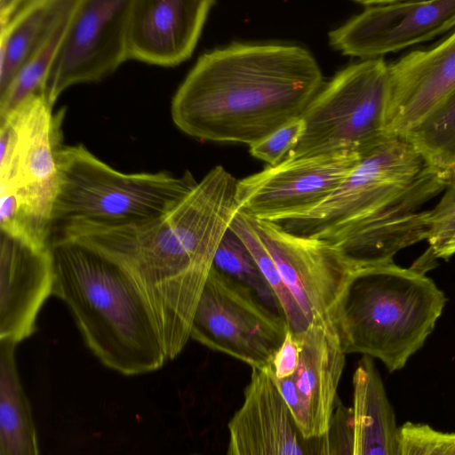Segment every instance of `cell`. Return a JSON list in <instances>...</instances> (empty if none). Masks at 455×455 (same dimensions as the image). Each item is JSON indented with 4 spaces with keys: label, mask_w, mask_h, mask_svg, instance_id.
<instances>
[{
    "label": "cell",
    "mask_w": 455,
    "mask_h": 455,
    "mask_svg": "<svg viewBox=\"0 0 455 455\" xmlns=\"http://www.w3.org/2000/svg\"><path fill=\"white\" fill-rule=\"evenodd\" d=\"M237 184L218 165L156 220L125 226L76 222L59 228L108 253L131 274L156 317L168 361L190 339L216 251L239 211Z\"/></svg>",
    "instance_id": "1"
},
{
    "label": "cell",
    "mask_w": 455,
    "mask_h": 455,
    "mask_svg": "<svg viewBox=\"0 0 455 455\" xmlns=\"http://www.w3.org/2000/svg\"><path fill=\"white\" fill-rule=\"evenodd\" d=\"M322 87L307 49L233 43L198 58L172 97L171 116L190 137L250 147L300 118Z\"/></svg>",
    "instance_id": "2"
},
{
    "label": "cell",
    "mask_w": 455,
    "mask_h": 455,
    "mask_svg": "<svg viewBox=\"0 0 455 455\" xmlns=\"http://www.w3.org/2000/svg\"><path fill=\"white\" fill-rule=\"evenodd\" d=\"M451 183L404 138L390 136L360 156L343 183L319 205L274 223L324 241L355 263L388 262L398 251L427 238V212L418 209Z\"/></svg>",
    "instance_id": "3"
},
{
    "label": "cell",
    "mask_w": 455,
    "mask_h": 455,
    "mask_svg": "<svg viewBox=\"0 0 455 455\" xmlns=\"http://www.w3.org/2000/svg\"><path fill=\"white\" fill-rule=\"evenodd\" d=\"M52 295L73 315L83 339L107 368L124 376L168 362L156 317L131 274L104 251L53 232Z\"/></svg>",
    "instance_id": "4"
},
{
    "label": "cell",
    "mask_w": 455,
    "mask_h": 455,
    "mask_svg": "<svg viewBox=\"0 0 455 455\" xmlns=\"http://www.w3.org/2000/svg\"><path fill=\"white\" fill-rule=\"evenodd\" d=\"M445 296L422 271L393 261L361 267L339 307L337 332L346 355L405 366L433 331Z\"/></svg>",
    "instance_id": "5"
},
{
    "label": "cell",
    "mask_w": 455,
    "mask_h": 455,
    "mask_svg": "<svg viewBox=\"0 0 455 455\" xmlns=\"http://www.w3.org/2000/svg\"><path fill=\"white\" fill-rule=\"evenodd\" d=\"M57 164L52 230L76 222L125 226L156 220L197 184L189 172L180 176L169 172H119L83 145L62 146Z\"/></svg>",
    "instance_id": "6"
},
{
    "label": "cell",
    "mask_w": 455,
    "mask_h": 455,
    "mask_svg": "<svg viewBox=\"0 0 455 455\" xmlns=\"http://www.w3.org/2000/svg\"><path fill=\"white\" fill-rule=\"evenodd\" d=\"M389 102V69L383 58L348 65L320 89L306 108L302 134L284 161L367 153L391 136Z\"/></svg>",
    "instance_id": "7"
},
{
    "label": "cell",
    "mask_w": 455,
    "mask_h": 455,
    "mask_svg": "<svg viewBox=\"0 0 455 455\" xmlns=\"http://www.w3.org/2000/svg\"><path fill=\"white\" fill-rule=\"evenodd\" d=\"M228 429L227 455H354L352 407L338 398L329 430L305 437L269 375L255 368Z\"/></svg>",
    "instance_id": "8"
},
{
    "label": "cell",
    "mask_w": 455,
    "mask_h": 455,
    "mask_svg": "<svg viewBox=\"0 0 455 455\" xmlns=\"http://www.w3.org/2000/svg\"><path fill=\"white\" fill-rule=\"evenodd\" d=\"M287 331L285 319L251 289L212 267L193 316L190 339L251 369L266 371Z\"/></svg>",
    "instance_id": "9"
},
{
    "label": "cell",
    "mask_w": 455,
    "mask_h": 455,
    "mask_svg": "<svg viewBox=\"0 0 455 455\" xmlns=\"http://www.w3.org/2000/svg\"><path fill=\"white\" fill-rule=\"evenodd\" d=\"M250 220L309 323L337 331L341 300L365 266L352 262L324 241L294 235L271 221Z\"/></svg>",
    "instance_id": "10"
},
{
    "label": "cell",
    "mask_w": 455,
    "mask_h": 455,
    "mask_svg": "<svg viewBox=\"0 0 455 455\" xmlns=\"http://www.w3.org/2000/svg\"><path fill=\"white\" fill-rule=\"evenodd\" d=\"M64 115L35 94L9 115L12 119L0 136V189L12 190L50 220Z\"/></svg>",
    "instance_id": "11"
},
{
    "label": "cell",
    "mask_w": 455,
    "mask_h": 455,
    "mask_svg": "<svg viewBox=\"0 0 455 455\" xmlns=\"http://www.w3.org/2000/svg\"><path fill=\"white\" fill-rule=\"evenodd\" d=\"M131 0H77L41 94L53 106L76 84L98 82L128 60L126 23Z\"/></svg>",
    "instance_id": "12"
},
{
    "label": "cell",
    "mask_w": 455,
    "mask_h": 455,
    "mask_svg": "<svg viewBox=\"0 0 455 455\" xmlns=\"http://www.w3.org/2000/svg\"><path fill=\"white\" fill-rule=\"evenodd\" d=\"M360 156L341 152L285 160L238 180L239 211L271 222L303 214L326 200L357 164Z\"/></svg>",
    "instance_id": "13"
},
{
    "label": "cell",
    "mask_w": 455,
    "mask_h": 455,
    "mask_svg": "<svg viewBox=\"0 0 455 455\" xmlns=\"http://www.w3.org/2000/svg\"><path fill=\"white\" fill-rule=\"evenodd\" d=\"M363 10L329 33L332 48L363 60L382 58L455 28V0L360 1Z\"/></svg>",
    "instance_id": "14"
},
{
    "label": "cell",
    "mask_w": 455,
    "mask_h": 455,
    "mask_svg": "<svg viewBox=\"0 0 455 455\" xmlns=\"http://www.w3.org/2000/svg\"><path fill=\"white\" fill-rule=\"evenodd\" d=\"M294 336L299 346L295 372L282 379L269 377L303 435L319 436L331 425L346 353L337 331L322 323L313 322Z\"/></svg>",
    "instance_id": "15"
},
{
    "label": "cell",
    "mask_w": 455,
    "mask_h": 455,
    "mask_svg": "<svg viewBox=\"0 0 455 455\" xmlns=\"http://www.w3.org/2000/svg\"><path fill=\"white\" fill-rule=\"evenodd\" d=\"M213 0H131L126 53L134 60L174 67L189 59Z\"/></svg>",
    "instance_id": "16"
},
{
    "label": "cell",
    "mask_w": 455,
    "mask_h": 455,
    "mask_svg": "<svg viewBox=\"0 0 455 455\" xmlns=\"http://www.w3.org/2000/svg\"><path fill=\"white\" fill-rule=\"evenodd\" d=\"M53 284L50 245L36 247L0 231V340L17 345L35 332Z\"/></svg>",
    "instance_id": "17"
},
{
    "label": "cell",
    "mask_w": 455,
    "mask_h": 455,
    "mask_svg": "<svg viewBox=\"0 0 455 455\" xmlns=\"http://www.w3.org/2000/svg\"><path fill=\"white\" fill-rule=\"evenodd\" d=\"M387 129L401 136L419 124L455 90V30L441 43L388 64Z\"/></svg>",
    "instance_id": "18"
},
{
    "label": "cell",
    "mask_w": 455,
    "mask_h": 455,
    "mask_svg": "<svg viewBox=\"0 0 455 455\" xmlns=\"http://www.w3.org/2000/svg\"><path fill=\"white\" fill-rule=\"evenodd\" d=\"M68 0L0 1V94L47 36Z\"/></svg>",
    "instance_id": "19"
},
{
    "label": "cell",
    "mask_w": 455,
    "mask_h": 455,
    "mask_svg": "<svg viewBox=\"0 0 455 455\" xmlns=\"http://www.w3.org/2000/svg\"><path fill=\"white\" fill-rule=\"evenodd\" d=\"M352 409L360 455H400V427L370 356L363 355L354 372Z\"/></svg>",
    "instance_id": "20"
},
{
    "label": "cell",
    "mask_w": 455,
    "mask_h": 455,
    "mask_svg": "<svg viewBox=\"0 0 455 455\" xmlns=\"http://www.w3.org/2000/svg\"><path fill=\"white\" fill-rule=\"evenodd\" d=\"M16 346L0 340V455H40L31 406L17 368Z\"/></svg>",
    "instance_id": "21"
},
{
    "label": "cell",
    "mask_w": 455,
    "mask_h": 455,
    "mask_svg": "<svg viewBox=\"0 0 455 455\" xmlns=\"http://www.w3.org/2000/svg\"><path fill=\"white\" fill-rule=\"evenodd\" d=\"M401 137L419 152L434 171L452 182L455 179V90Z\"/></svg>",
    "instance_id": "22"
},
{
    "label": "cell",
    "mask_w": 455,
    "mask_h": 455,
    "mask_svg": "<svg viewBox=\"0 0 455 455\" xmlns=\"http://www.w3.org/2000/svg\"><path fill=\"white\" fill-rule=\"evenodd\" d=\"M76 1L68 0L47 36L0 94V120L14 112L31 96L41 93L45 76L68 29Z\"/></svg>",
    "instance_id": "23"
},
{
    "label": "cell",
    "mask_w": 455,
    "mask_h": 455,
    "mask_svg": "<svg viewBox=\"0 0 455 455\" xmlns=\"http://www.w3.org/2000/svg\"><path fill=\"white\" fill-rule=\"evenodd\" d=\"M229 228L241 239L255 259L263 277L275 296L288 329L294 335L305 332L310 323L284 284L275 261L259 238L250 218L238 211Z\"/></svg>",
    "instance_id": "24"
},
{
    "label": "cell",
    "mask_w": 455,
    "mask_h": 455,
    "mask_svg": "<svg viewBox=\"0 0 455 455\" xmlns=\"http://www.w3.org/2000/svg\"><path fill=\"white\" fill-rule=\"evenodd\" d=\"M213 267L251 289L267 307L282 315L275 296L255 259L230 228L227 230L216 251Z\"/></svg>",
    "instance_id": "25"
},
{
    "label": "cell",
    "mask_w": 455,
    "mask_h": 455,
    "mask_svg": "<svg viewBox=\"0 0 455 455\" xmlns=\"http://www.w3.org/2000/svg\"><path fill=\"white\" fill-rule=\"evenodd\" d=\"M400 455H455V433L407 422L400 427Z\"/></svg>",
    "instance_id": "26"
},
{
    "label": "cell",
    "mask_w": 455,
    "mask_h": 455,
    "mask_svg": "<svg viewBox=\"0 0 455 455\" xmlns=\"http://www.w3.org/2000/svg\"><path fill=\"white\" fill-rule=\"evenodd\" d=\"M304 129L300 118L296 119L278 129L259 142L250 146L252 156L275 166L283 162L288 153L298 142Z\"/></svg>",
    "instance_id": "27"
},
{
    "label": "cell",
    "mask_w": 455,
    "mask_h": 455,
    "mask_svg": "<svg viewBox=\"0 0 455 455\" xmlns=\"http://www.w3.org/2000/svg\"><path fill=\"white\" fill-rule=\"evenodd\" d=\"M427 240L426 257L448 259L455 253V209L431 226Z\"/></svg>",
    "instance_id": "28"
},
{
    "label": "cell",
    "mask_w": 455,
    "mask_h": 455,
    "mask_svg": "<svg viewBox=\"0 0 455 455\" xmlns=\"http://www.w3.org/2000/svg\"><path fill=\"white\" fill-rule=\"evenodd\" d=\"M299 359V343L293 332L288 329L285 339L274 355L270 367L264 371L275 379L291 377L295 372Z\"/></svg>",
    "instance_id": "29"
},
{
    "label": "cell",
    "mask_w": 455,
    "mask_h": 455,
    "mask_svg": "<svg viewBox=\"0 0 455 455\" xmlns=\"http://www.w3.org/2000/svg\"><path fill=\"white\" fill-rule=\"evenodd\" d=\"M455 209V179L443 192L441 200L430 211H427L428 222L432 226L435 221Z\"/></svg>",
    "instance_id": "30"
},
{
    "label": "cell",
    "mask_w": 455,
    "mask_h": 455,
    "mask_svg": "<svg viewBox=\"0 0 455 455\" xmlns=\"http://www.w3.org/2000/svg\"><path fill=\"white\" fill-rule=\"evenodd\" d=\"M354 455H360L359 443L355 437V443H354Z\"/></svg>",
    "instance_id": "31"
}]
</instances>
